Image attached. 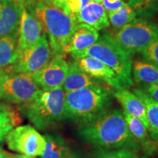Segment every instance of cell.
<instances>
[{"label": "cell", "instance_id": "6da1fadb", "mask_svg": "<svg viewBox=\"0 0 158 158\" xmlns=\"http://www.w3.org/2000/svg\"><path fill=\"white\" fill-rule=\"evenodd\" d=\"M78 135L84 142L102 149H137L139 147L119 109L107 110L91 121L81 124Z\"/></svg>", "mask_w": 158, "mask_h": 158}, {"label": "cell", "instance_id": "7a4b0ae2", "mask_svg": "<svg viewBox=\"0 0 158 158\" xmlns=\"http://www.w3.org/2000/svg\"><path fill=\"white\" fill-rule=\"evenodd\" d=\"M38 20L48 36L53 56L64 55V49L77 25L73 15L55 7L52 3L33 1L24 5Z\"/></svg>", "mask_w": 158, "mask_h": 158}, {"label": "cell", "instance_id": "3957f363", "mask_svg": "<svg viewBox=\"0 0 158 158\" xmlns=\"http://www.w3.org/2000/svg\"><path fill=\"white\" fill-rule=\"evenodd\" d=\"M112 92L101 84L65 92L64 118L83 124L108 110Z\"/></svg>", "mask_w": 158, "mask_h": 158}, {"label": "cell", "instance_id": "277c9868", "mask_svg": "<svg viewBox=\"0 0 158 158\" xmlns=\"http://www.w3.org/2000/svg\"><path fill=\"white\" fill-rule=\"evenodd\" d=\"M71 55L74 59L90 56L98 59L115 73L124 88L133 85L132 55L124 51L111 35L105 34L89 48Z\"/></svg>", "mask_w": 158, "mask_h": 158}, {"label": "cell", "instance_id": "5b68a950", "mask_svg": "<svg viewBox=\"0 0 158 158\" xmlns=\"http://www.w3.org/2000/svg\"><path fill=\"white\" fill-rule=\"evenodd\" d=\"M19 109L40 130H45L64 119L65 92L62 87L41 90L37 97Z\"/></svg>", "mask_w": 158, "mask_h": 158}, {"label": "cell", "instance_id": "8992f818", "mask_svg": "<svg viewBox=\"0 0 158 158\" xmlns=\"http://www.w3.org/2000/svg\"><path fill=\"white\" fill-rule=\"evenodd\" d=\"M158 37V27L145 19H135L117 31L114 40L132 56L141 53Z\"/></svg>", "mask_w": 158, "mask_h": 158}, {"label": "cell", "instance_id": "52a82bcc", "mask_svg": "<svg viewBox=\"0 0 158 158\" xmlns=\"http://www.w3.org/2000/svg\"><path fill=\"white\" fill-rule=\"evenodd\" d=\"M49 41L45 32L36 44L30 48L19 51L15 62L8 67L7 72L12 73H32L40 70L52 59Z\"/></svg>", "mask_w": 158, "mask_h": 158}, {"label": "cell", "instance_id": "ba28073f", "mask_svg": "<svg viewBox=\"0 0 158 158\" xmlns=\"http://www.w3.org/2000/svg\"><path fill=\"white\" fill-rule=\"evenodd\" d=\"M5 141L12 151L31 157L42 155L45 147V138L30 125L13 128L7 134Z\"/></svg>", "mask_w": 158, "mask_h": 158}, {"label": "cell", "instance_id": "9c48e42d", "mask_svg": "<svg viewBox=\"0 0 158 158\" xmlns=\"http://www.w3.org/2000/svg\"><path fill=\"white\" fill-rule=\"evenodd\" d=\"M41 90L31 73L10 75L3 83L1 99L11 103H27L37 97Z\"/></svg>", "mask_w": 158, "mask_h": 158}, {"label": "cell", "instance_id": "30bf717a", "mask_svg": "<svg viewBox=\"0 0 158 158\" xmlns=\"http://www.w3.org/2000/svg\"><path fill=\"white\" fill-rule=\"evenodd\" d=\"M68 70V63L64 59V55H57L40 70L31 75L43 90H49L62 87Z\"/></svg>", "mask_w": 158, "mask_h": 158}, {"label": "cell", "instance_id": "8fae6325", "mask_svg": "<svg viewBox=\"0 0 158 158\" xmlns=\"http://www.w3.org/2000/svg\"><path fill=\"white\" fill-rule=\"evenodd\" d=\"M44 32L40 21L23 6L19 27V51L30 48L40 39Z\"/></svg>", "mask_w": 158, "mask_h": 158}, {"label": "cell", "instance_id": "7c38bea8", "mask_svg": "<svg viewBox=\"0 0 158 158\" xmlns=\"http://www.w3.org/2000/svg\"><path fill=\"white\" fill-rule=\"evenodd\" d=\"M74 59L81 70L92 78L104 81L115 88L116 90L124 88L115 73L98 59L90 56L79 57Z\"/></svg>", "mask_w": 158, "mask_h": 158}, {"label": "cell", "instance_id": "4fadbf2b", "mask_svg": "<svg viewBox=\"0 0 158 158\" xmlns=\"http://www.w3.org/2000/svg\"><path fill=\"white\" fill-rule=\"evenodd\" d=\"M23 5L12 0H0V37L19 31Z\"/></svg>", "mask_w": 158, "mask_h": 158}, {"label": "cell", "instance_id": "5bb4252c", "mask_svg": "<svg viewBox=\"0 0 158 158\" xmlns=\"http://www.w3.org/2000/svg\"><path fill=\"white\" fill-rule=\"evenodd\" d=\"M98 39V30L84 23H78L64 47V54H74L86 50L94 44Z\"/></svg>", "mask_w": 158, "mask_h": 158}, {"label": "cell", "instance_id": "9a60e30c", "mask_svg": "<svg viewBox=\"0 0 158 158\" xmlns=\"http://www.w3.org/2000/svg\"><path fill=\"white\" fill-rule=\"evenodd\" d=\"M77 24L84 23L96 30H101L110 26L106 10L102 4L91 2L84 8L73 15Z\"/></svg>", "mask_w": 158, "mask_h": 158}, {"label": "cell", "instance_id": "2e32d148", "mask_svg": "<svg viewBox=\"0 0 158 158\" xmlns=\"http://www.w3.org/2000/svg\"><path fill=\"white\" fill-rule=\"evenodd\" d=\"M122 113L127 122L130 133L135 138L138 145L141 147L143 151L148 155H153L157 150L158 142L151 138L147 132L148 130L141 120L130 115L124 110H122Z\"/></svg>", "mask_w": 158, "mask_h": 158}, {"label": "cell", "instance_id": "e0dca14e", "mask_svg": "<svg viewBox=\"0 0 158 158\" xmlns=\"http://www.w3.org/2000/svg\"><path fill=\"white\" fill-rule=\"evenodd\" d=\"M112 95L120 102L124 110L141 120L146 128L149 129L145 106L136 94L123 88L114 91L112 92Z\"/></svg>", "mask_w": 158, "mask_h": 158}, {"label": "cell", "instance_id": "ac0fdd59", "mask_svg": "<svg viewBox=\"0 0 158 158\" xmlns=\"http://www.w3.org/2000/svg\"><path fill=\"white\" fill-rule=\"evenodd\" d=\"M98 84H100L99 80L92 78L81 70L74 61L68 64V70L62 87L64 92H69Z\"/></svg>", "mask_w": 158, "mask_h": 158}, {"label": "cell", "instance_id": "d6986e66", "mask_svg": "<svg viewBox=\"0 0 158 158\" xmlns=\"http://www.w3.org/2000/svg\"><path fill=\"white\" fill-rule=\"evenodd\" d=\"M133 92L141 99L145 106L150 136L153 140L158 141V102L141 89H134Z\"/></svg>", "mask_w": 158, "mask_h": 158}, {"label": "cell", "instance_id": "ffe728a7", "mask_svg": "<svg viewBox=\"0 0 158 158\" xmlns=\"http://www.w3.org/2000/svg\"><path fill=\"white\" fill-rule=\"evenodd\" d=\"M19 31L0 37V68H8L16 61L19 54Z\"/></svg>", "mask_w": 158, "mask_h": 158}, {"label": "cell", "instance_id": "44dd1931", "mask_svg": "<svg viewBox=\"0 0 158 158\" xmlns=\"http://www.w3.org/2000/svg\"><path fill=\"white\" fill-rule=\"evenodd\" d=\"M132 71L134 81L138 84H158L157 65L143 61H136Z\"/></svg>", "mask_w": 158, "mask_h": 158}, {"label": "cell", "instance_id": "7402d4cb", "mask_svg": "<svg viewBox=\"0 0 158 158\" xmlns=\"http://www.w3.org/2000/svg\"><path fill=\"white\" fill-rule=\"evenodd\" d=\"M45 147L41 158H67L70 148L62 136L46 134L44 136Z\"/></svg>", "mask_w": 158, "mask_h": 158}, {"label": "cell", "instance_id": "603a6c76", "mask_svg": "<svg viewBox=\"0 0 158 158\" xmlns=\"http://www.w3.org/2000/svg\"><path fill=\"white\" fill-rule=\"evenodd\" d=\"M21 116L16 110L5 103H0V143L7 134L21 123Z\"/></svg>", "mask_w": 158, "mask_h": 158}, {"label": "cell", "instance_id": "cb8c5ba5", "mask_svg": "<svg viewBox=\"0 0 158 158\" xmlns=\"http://www.w3.org/2000/svg\"><path fill=\"white\" fill-rule=\"evenodd\" d=\"M108 20L116 30L120 29L135 19L136 13L127 4L124 3L119 8L108 12Z\"/></svg>", "mask_w": 158, "mask_h": 158}, {"label": "cell", "instance_id": "d4e9b609", "mask_svg": "<svg viewBox=\"0 0 158 158\" xmlns=\"http://www.w3.org/2000/svg\"><path fill=\"white\" fill-rule=\"evenodd\" d=\"M127 5L143 18L153 16L158 11V0H128Z\"/></svg>", "mask_w": 158, "mask_h": 158}, {"label": "cell", "instance_id": "484cf974", "mask_svg": "<svg viewBox=\"0 0 158 158\" xmlns=\"http://www.w3.org/2000/svg\"><path fill=\"white\" fill-rule=\"evenodd\" d=\"M95 158H138V156L128 149H100L95 151Z\"/></svg>", "mask_w": 158, "mask_h": 158}, {"label": "cell", "instance_id": "4316f807", "mask_svg": "<svg viewBox=\"0 0 158 158\" xmlns=\"http://www.w3.org/2000/svg\"><path fill=\"white\" fill-rule=\"evenodd\" d=\"M141 54L147 62L158 66V37L142 51Z\"/></svg>", "mask_w": 158, "mask_h": 158}, {"label": "cell", "instance_id": "83f0119b", "mask_svg": "<svg viewBox=\"0 0 158 158\" xmlns=\"http://www.w3.org/2000/svg\"><path fill=\"white\" fill-rule=\"evenodd\" d=\"M89 2H91V0H68V10L71 14L75 15L84 8Z\"/></svg>", "mask_w": 158, "mask_h": 158}, {"label": "cell", "instance_id": "f1b7e54d", "mask_svg": "<svg viewBox=\"0 0 158 158\" xmlns=\"http://www.w3.org/2000/svg\"><path fill=\"white\" fill-rule=\"evenodd\" d=\"M101 4L106 10L110 12L121 7L124 2L122 0H102Z\"/></svg>", "mask_w": 158, "mask_h": 158}, {"label": "cell", "instance_id": "f546056e", "mask_svg": "<svg viewBox=\"0 0 158 158\" xmlns=\"http://www.w3.org/2000/svg\"><path fill=\"white\" fill-rule=\"evenodd\" d=\"M143 92L158 102V84H146Z\"/></svg>", "mask_w": 158, "mask_h": 158}, {"label": "cell", "instance_id": "4dcf8cb0", "mask_svg": "<svg viewBox=\"0 0 158 158\" xmlns=\"http://www.w3.org/2000/svg\"><path fill=\"white\" fill-rule=\"evenodd\" d=\"M68 0H54L52 2V4L55 7L62 9L63 10L67 12L69 14H71L68 8Z\"/></svg>", "mask_w": 158, "mask_h": 158}, {"label": "cell", "instance_id": "1f68e13d", "mask_svg": "<svg viewBox=\"0 0 158 158\" xmlns=\"http://www.w3.org/2000/svg\"><path fill=\"white\" fill-rule=\"evenodd\" d=\"M10 74L6 70L2 68H0V99L2 98V87L3 83L8 78Z\"/></svg>", "mask_w": 158, "mask_h": 158}, {"label": "cell", "instance_id": "d6a6232c", "mask_svg": "<svg viewBox=\"0 0 158 158\" xmlns=\"http://www.w3.org/2000/svg\"><path fill=\"white\" fill-rule=\"evenodd\" d=\"M7 158H32L29 156L24 155H13V154H8V157Z\"/></svg>", "mask_w": 158, "mask_h": 158}, {"label": "cell", "instance_id": "836d02e7", "mask_svg": "<svg viewBox=\"0 0 158 158\" xmlns=\"http://www.w3.org/2000/svg\"><path fill=\"white\" fill-rule=\"evenodd\" d=\"M8 154L5 152L2 148L0 147V158H7L8 157Z\"/></svg>", "mask_w": 158, "mask_h": 158}, {"label": "cell", "instance_id": "e575fe53", "mask_svg": "<svg viewBox=\"0 0 158 158\" xmlns=\"http://www.w3.org/2000/svg\"><path fill=\"white\" fill-rule=\"evenodd\" d=\"M12 1L18 2L22 4V5H27V4L31 2L35 1V0H12Z\"/></svg>", "mask_w": 158, "mask_h": 158}, {"label": "cell", "instance_id": "d590c367", "mask_svg": "<svg viewBox=\"0 0 158 158\" xmlns=\"http://www.w3.org/2000/svg\"><path fill=\"white\" fill-rule=\"evenodd\" d=\"M67 158H79V157L76 155V154L70 152V154H69V155L68 156V157Z\"/></svg>", "mask_w": 158, "mask_h": 158}, {"label": "cell", "instance_id": "8d00e7d4", "mask_svg": "<svg viewBox=\"0 0 158 158\" xmlns=\"http://www.w3.org/2000/svg\"><path fill=\"white\" fill-rule=\"evenodd\" d=\"M39 1L44 2H46V3H52V2L54 1V0H39Z\"/></svg>", "mask_w": 158, "mask_h": 158}, {"label": "cell", "instance_id": "74e56055", "mask_svg": "<svg viewBox=\"0 0 158 158\" xmlns=\"http://www.w3.org/2000/svg\"><path fill=\"white\" fill-rule=\"evenodd\" d=\"M91 2H96V3H102V0H91Z\"/></svg>", "mask_w": 158, "mask_h": 158}]
</instances>
